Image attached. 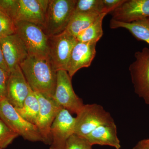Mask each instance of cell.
I'll return each instance as SVG.
<instances>
[{
    "instance_id": "obj_1",
    "label": "cell",
    "mask_w": 149,
    "mask_h": 149,
    "mask_svg": "<svg viewBox=\"0 0 149 149\" xmlns=\"http://www.w3.org/2000/svg\"><path fill=\"white\" fill-rule=\"evenodd\" d=\"M19 66L33 92L53 98L57 71L48 57L28 55Z\"/></svg>"
},
{
    "instance_id": "obj_2",
    "label": "cell",
    "mask_w": 149,
    "mask_h": 149,
    "mask_svg": "<svg viewBox=\"0 0 149 149\" xmlns=\"http://www.w3.org/2000/svg\"><path fill=\"white\" fill-rule=\"evenodd\" d=\"M49 0H0V10L15 22L26 21L44 29Z\"/></svg>"
},
{
    "instance_id": "obj_3",
    "label": "cell",
    "mask_w": 149,
    "mask_h": 149,
    "mask_svg": "<svg viewBox=\"0 0 149 149\" xmlns=\"http://www.w3.org/2000/svg\"><path fill=\"white\" fill-rule=\"evenodd\" d=\"M76 0H49L45 15L44 29L49 37L66 29L74 13Z\"/></svg>"
},
{
    "instance_id": "obj_4",
    "label": "cell",
    "mask_w": 149,
    "mask_h": 149,
    "mask_svg": "<svg viewBox=\"0 0 149 149\" xmlns=\"http://www.w3.org/2000/svg\"><path fill=\"white\" fill-rule=\"evenodd\" d=\"M15 32L27 48L28 55L48 57V38L42 27L26 21L15 22Z\"/></svg>"
},
{
    "instance_id": "obj_5",
    "label": "cell",
    "mask_w": 149,
    "mask_h": 149,
    "mask_svg": "<svg viewBox=\"0 0 149 149\" xmlns=\"http://www.w3.org/2000/svg\"><path fill=\"white\" fill-rule=\"evenodd\" d=\"M0 118L14 132L25 140L43 142L36 125L23 118L6 98L0 101Z\"/></svg>"
},
{
    "instance_id": "obj_6",
    "label": "cell",
    "mask_w": 149,
    "mask_h": 149,
    "mask_svg": "<svg viewBox=\"0 0 149 149\" xmlns=\"http://www.w3.org/2000/svg\"><path fill=\"white\" fill-rule=\"evenodd\" d=\"M75 118L74 134L84 138L99 126L114 122L109 113L97 104H84Z\"/></svg>"
},
{
    "instance_id": "obj_7",
    "label": "cell",
    "mask_w": 149,
    "mask_h": 149,
    "mask_svg": "<svg viewBox=\"0 0 149 149\" xmlns=\"http://www.w3.org/2000/svg\"><path fill=\"white\" fill-rule=\"evenodd\" d=\"M78 41L66 30L48 38V57L56 71H67L72 49Z\"/></svg>"
},
{
    "instance_id": "obj_8",
    "label": "cell",
    "mask_w": 149,
    "mask_h": 149,
    "mask_svg": "<svg viewBox=\"0 0 149 149\" xmlns=\"http://www.w3.org/2000/svg\"><path fill=\"white\" fill-rule=\"evenodd\" d=\"M129 67L135 93L149 105V49L144 47L134 54Z\"/></svg>"
},
{
    "instance_id": "obj_9",
    "label": "cell",
    "mask_w": 149,
    "mask_h": 149,
    "mask_svg": "<svg viewBox=\"0 0 149 149\" xmlns=\"http://www.w3.org/2000/svg\"><path fill=\"white\" fill-rule=\"evenodd\" d=\"M70 77L66 70L57 71L56 84L53 98L62 108L70 113L77 115L82 109L84 104L77 95Z\"/></svg>"
},
{
    "instance_id": "obj_10",
    "label": "cell",
    "mask_w": 149,
    "mask_h": 149,
    "mask_svg": "<svg viewBox=\"0 0 149 149\" xmlns=\"http://www.w3.org/2000/svg\"><path fill=\"white\" fill-rule=\"evenodd\" d=\"M40 104V110L35 125L43 139V143L50 146L52 143L51 128L58 112L62 108L54 100L35 93Z\"/></svg>"
},
{
    "instance_id": "obj_11",
    "label": "cell",
    "mask_w": 149,
    "mask_h": 149,
    "mask_svg": "<svg viewBox=\"0 0 149 149\" xmlns=\"http://www.w3.org/2000/svg\"><path fill=\"white\" fill-rule=\"evenodd\" d=\"M75 122V118L69 111L60 109L51 126L50 149H64L67 141L74 134Z\"/></svg>"
},
{
    "instance_id": "obj_12",
    "label": "cell",
    "mask_w": 149,
    "mask_h": 149,
    "mask_svg": "<svg viewBox=\"0 0 149 149\" xmlns=\"http://www.w3.org/2000/svg\"><path fill=\"white\" fill-rule=\"evenodd\" d=\"M112 19L130 23L149 17V0H125L111 12Z\"/></svg>"
},
{
    "instance_id": "obj_13",
    "label": "cell",
    "mask_w": 149,
    "mask_h": 149,
    "mask_svg": "<svg viewBox=\"0 0 149 149\" xmlns=\"http://www.w3.org/2000/svg\"><path fill=\"white\" fill-rule=\"evenodd\" d=\"M31 88L19 65L10 72L7 85L6 99L15 108L22 106Z\"/></svg>"
},
{
    "instance_id": "obj_14",
    "label": "cell",
    "mask_w": 149,
    "mask_h": 149,
    "mask_svg": "<svg viewBox=\"0 0 149 149\" xmlns=\"http://www.w3.org/2000/svg\"><path fill=\"white\" fill-rule=\"evenodd\" d=\"M0 44L10 72L28 56L24 43L16 34L0 38Z\"/></svg>"
},
{
    "instance_id": "obj_15",
    "label": "cell",
    "mask_w": 149,
    "mask_h": 149,
    "mask_svg": "<svg viewBox=\"0 0 149 149\" xmlns=\"http://www.w3.org/2000/svg\"><path fill=\"white\" fill-rule=\"evenodd\" d=\"M96 42H77L72 49L68 67L70 77L79 70L91 65L96 54Z\"/></svg>"
},
{
    "instance_id": "obj_16",
    "label": "cell",
    "mask_w": 149,
    "mask_h": 149,
    "mask_svg": "<svg viewBox=\"0 0 149 149\" xmlns=\"http://www.w3.org/2000/svg\"><path fill=\"white\" fill-rule=\"evenodd\" d=\"M85 138L92 146H109L116 149L121 148L115 122L99 126Z\"/></svg>"
},
{
    "instance_id": "obj_17",
    "label": "cell",
    "mask_w": 149,
    "mask_h": 149,
    "mask_svg": "<svg viewBox=\"0 0 149 149\" xmlns=\"http://www.w3.org/2000/svg\"><path fill=\"white\" fill-rule=\"evenodd\" d=\"M109 27L112 29L122 28L127 29L137 40L144 41L149 45V17L130 23L111 19Z\"/></svg>"
},
{
    "instance_id": "obj_18",
    "label": "cell",
    "mask_w": 149,
    "mask_h": 149,
    "mask_svg": "<svg viewBox=\"0 0 149 149\" xmlns=\"http://www.w3.org/2000/svg\"><path fill=\"white\" fill-rule=\"evenodd\" d=\"M100 14L74 13L65 30L76 38L80 33L88 28Z\"/></svg>"
},
{
    "instance_id": "obj_19",
    "label": "cell",
    "mask_w": 149,
    "mask_h": 149,
    "mask_svg": "<svg viewBox=\"0 0 149 149\" xmlns=\"http://www.w3.org/2000/svg\"><path fill=\"white\" fill-rule=\"evenodd\" d=\"M15 109L23 118L35 125L40 110V104L37 96L32 89H30L22 106Z\"/></svg>"
},
{
    "instance_id": "obj_20",
    "label": "cell",
    "mask_w": 149,
    "mask_h": 149,
    "mask_svg": "<svg viewBox=\"0 0 149 149\" xmlns=\"http://www.w3.org/2000/svg\"><path fill=\"white\" fill-rule=\"evenodd\" d=\"M106 13H101L95 20L76 37L78 42L97 43L103 35L102 22Z\"/></svg>"
},
{
    "instance_id": "obj_21",
    "label": "cell",
    "mask_w": 149,
    "mask_h": 149,
    "mask_svg": "<svg viewBox=\"0 0 149 149\" xmlns=\"http://www.w3.org/2000/svg\"><path fill=\"white\" fill-rule=\"evenodd\" d=\"M74 13L100 14L106 12L102 0H78L76 1Z\"/></svg>"
},
{
    "instance_id": "obj_22",
    "label": "cell",
    "mask_w": 149,
    "mask_h": 149,
    "mask_svg": "<svg viewBox=\"0 0 149 149\" xmlns=\"http://www.w3.org/2000/svg\"><path fill=\"white\" fill-rule=\"evenodd\" d=\"M16 34L14 22L0 10V38Z\"/></svg>"
},
{
    "instance_id": "obj_23",
    "label": "cell",
    "mask_w": 149,
    "mask_h": 149,
    "mask_svg": "<svg viewBox=\"0 0 149 149\" xmlns=\"http://www.w3.org/2000/svg\"><path fill=\"white\" fill-rule=\"evenodd\" d=\"M18 136L0 118V149L5 148Z\"/></svg>"
},
{
    "instance_id": "obj_24",
    "label": "cell",
    "mask_w": 149,
    "mask_h": 149,
    "mask_svg": "<svg viewBox=\"0 0 149 149\" xmlns=\"http://www.w3.org/2000/svg\"><path fill=\"white\" fill-rule=\"evenodd\" d=\"M92 146L85 138L74 134L67 141L64 149H92Z\"/></svg>"
},
{
    "instance_id": "obj_25",
    "label": "cell",
    "mask_w": 149,
    "mask_h": 149,
    "mask_svg": "<svg viewBox=\"0 0 149 149\" xmlns=\"http://www.w3.org/2000/svg\"><path fill=\"white\" fill-rule=\"evenodd\" d=\"M10 73L0 68V101L6 98L7 85Z\"/></svg>"
},
{
    "instance_id": "obj_26",
    "label": "cell",
    "mask_w": 149,
    "mask_h": 149,
    "mask_svg": "<svg viewBox=\"0 0 149 149\" xmlns=\"http://www.w3.org/2000/svg\"><path fill=\"white\" fill-rule=\"evenodd\" d=\"M104 9L108 13L111 12L119 7L125 0H102Z\"/></svg>"
},
{
    "instance_id": "obj_27",
    "label": "cell",
    "mask_w": 149,
    "mask_h": 149,
    "mask_svg": "<svg viewBox=\"0 0 149 149\" xmlns=\"http://www.w3.org/2000/svg\"><path fill=\"white\" fill-rule=\"evenodd\" d=\"M0 68L10 73V71L6 63L5 59L4 56L1 44H0Z\"/></svg>"
},
{
    "instance_id": "obj_28",
    "label": "cell",
    "mask_w": 149,
    "mask_h": 149,
    "mask_svg": "<svg viewBox=\"0 0 149 149\" xmlns=\"http://www.w3.org/2000/svg\"><path fill=\"white\" fill-rule=\"evenodd\" d=\"M139 142L143 146L146 147L147 149H149V139H144V140L139 141Z\"/></svg>"
},
{
    "instance_id": "obj_29",
    "label": "cell",
    "mask_w": 149,
    "mask_h": 149,
    "mask_svg": "<svg viewBox=\"0 0 149 149\" xmlns=\"http://www.w3.org/2000/svg\"><path fill=\"white\" fill-rule=\"evenodd\" d=\"M133 149H147V148H146V147L143 146V145H142L140 143V142H139L137 144V145L135 146L134 148H133Z\"/></svg>"
},
{
    "instance_id": "obj_30",
    "label": "cell",
    "mask_w": 149,
    "mask_h": 149,
    "mask_svg": "<svg viewBox=\"0 0 149 149\" xmlns=\"http://www.w3.org/2000/svg\"></svg>"
}]
</instances>
